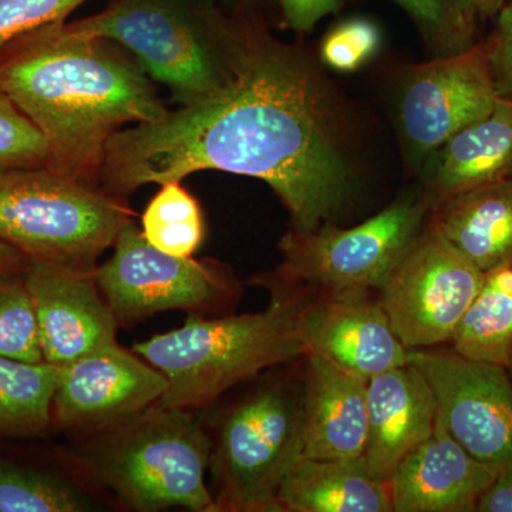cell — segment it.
Returning a JSON list of instances; mask_svg holds the SVG:
<instances>
[{
    "label": "cell",
    "mask_w": 512,
    "mask_h": 512,
    "mask_svg": "<svg viewBox=\"0 0 512 512\" xmlns=\"http://www.w3.org/2000/svg\"><path fill=\"white\" fill-rule=\"evenodd\" d=\"M318 63L259 22L241 20L227 82L207 99L117 131L99 187L124 198L148 184L224 171L268 184L293 231L330 222L356 183L345 114Z\"/></svg>",
    "instance_id": "obj_1"
},
{
    "label": "cell",
    "mask_w": 512,
    "mask_h": 512,
    "mask_svg": "<svg viewBox=\"0 0 512 512\" xmlns=\"http://www.w3.org/2000/svg\"><path fill=\"white\" fill-rule=\"evenodd\" d=\"M0 89L45 137L47 167L94 185L110 138L168 111L126 50L74 32L67 22L2 47Z\"/></svg>",
    "instance_id": "obj_2"
},
{
    "label": "cell",
    "mask_w": 512,
    "mask_h": 512,
    "mask_svg": "<svg viewBox=\"0 0 512 512\" xmlns=\"http://www.w3.org/2000/svg\"><path fill=\"white\" fill-rule=\"evenodd\" d=\"M306 302L275 289L264 311L220 319L191 315L181 328L134 345L167 379L158 406L197 409L261 370L305 356L299 316Z\"/></svg>",
    "instance_id": "obj_3"
},
{
    "label": "cell",
    "mask_w": 512,
    "mask_h": 512,
    "mask_svg": "<svg viewBox=\"0 0 512 512\" xmlns=\"http://www.w3.org/2000/svg\"><path fill=\"white\" fill-rule=\"evenodd\" d=\"M67 25L116 43L181 106H190L227 82L241 22L222 15L214 0H111Z\"/></svg>",
    "instance_id": "obj_4"
},
{
    "label": "cell",
    "mask_w": 512,
    "mask_h": 512,
    "mask_svg": "<svg viewBox=\"0 0 512 512\" xmlns=\"http://www.w3.org/2000/svg\"><path fill=\"white\" fill-rule=\"evenodd\" d=\"M212 441L188 410L158 404L97 431L82 464L128 508L218 511L205 483Z\"/></svg>",
    "instance_id": "obj_5"
},
{
    "label": "cell",
    "mask_w": 512,
    "mask_h": 512,
    "mask_svg": "<svg viewBox=\"0 0 512 512\" xmlns=\"http://www.w3.org/2000/svg\"><path fill=\"white\" fill-rule=\"evenodd\" d=\"M130 217L123 198L47 165L0 171V242L28 259L94 269Z\"/></svg>",
    "instance_id": "obj_6"
},
{
    "label": "cell",
    "mask_w": 512,
    "mask_h": 512,
    "mask_svg": "<svg viewBox=\"0 0 512 512\" xmlns=\"http://www.w3.org/2000/svg\"><path fill=\"white\" fill-rule=\"evenodd\" d=\"M303 454L302 386L259 387L232 407L212 450L218 511H278L279 490Z\"/></svg>",
    "instance_id": "obj_7"
},
{
    "label": "cell",
    "mask_w": 512,
    "mask_h": 512,
    "mask_svg": "<svg viewBox=\"0 0 512 512\" xmlns=\"http://www.w3.org/2000/svg\"><path fill=\"white\" fill-rule=\"evenodd\" d=\"M433 202L426 194L394 201L353 228L325 222L309 232H288L279 242L286 279L326 295L382 291L423 234Z\"/></svg>",
    "instance_id": "obj_8"
},
{
    "label": "cell",
    "mask_w": 512,
    "mask_h": 512,
    "mask_svg": "<svg viewBox=\"0 0 512 512\" xmlns=\"http://www.w3.org/2000/svg\"><path fill=\"white\" fill-rule=\"evenodd\" d=\"M485 275L437 229L423 232L380 291L384 312L404 348L451 342Z\"/></svg>",
    "instance_id": "obj_9"
},
{
    "label": "cell",
    "mask_w": 512,
    "mask_h": 512,
    "mask_svg": "<svg viewBox=\"0 0 512 512\" xmlns=\"http://www.w3.org/2000/svg\"><path fill=\"white\" fill-rule=\"evenodd\" d=\"M110 259L96 266L94 278L119 325L154 313H197L227 298V278L207 262L165 254L128 221L120 229Z\"/></svg>",
    "instance_id": "obj_10"
},
{
    "label": "cell",
    "mask_w": 512,
    "mask_h": 512,
    "mask_svg": "<svg viewBox=\"0 0 512 512\" xmlns=\"http://www.w3.org/2000/svg\"><path fill=\"white\" fill-rule=\"evenodd\" d=\"M407 362L426 379L437 416L468 453L498 470L512 464V379L507 367L454 349L409 350Z\"/></svg>",
    "instance_id": "obj_11"
},
{
    "label": "cell",
    "mask_w": 512,
    "mask_h": 512,
    "mask_svg": "<svg viewBox=\"0 0 512 512\" xmlns=\"http://www.w3.org/2000/svg\"><path fill=\"white\" fill-rule=\"evenodd\" d=\"M396 97L404 146L413 164H423L458 130L487 116L500 99L488 46L407 67Z\"/></svg>",
    "instance_id": "obj_12"
},
{
    "label": "cell",
    "mask_w": 512,
    "mask_h": 512,
    "mask_svg": "<svg viewBox=\"0 0 512 512\" xmlns=\"http://www.w3.org/2000/svg\"><path fill=\"white\" fill-rule=\"evenodd\" d=\"M60 369L52 421L67 430L107 429L160 402L168 387L163 373L117 342Z\"/></svg>",
    "instance_id": "obj_13"
},
{
    "label": "cell",
    "mask_w": 512,
    "mask_h": 512,
    "mask_svg": "<svg viewBox=\"0 0 512 512\" xmlns=\"http://www.w3.org/2000/svg\"><path fill=\"white\" fill-rule=\"evenodd\" d=\"M94 269L29 259L25 279L35 305L43 360L50 365H69L117 342L119 322L101 295Z\"/></svg>",
    "instance_id": "obj_14"
},
{
    "label": "cell",
    "mask_w": 512,
    "mask_h": 512,
    "mask_svg": "<svg viewBox=\"0 0 512 512\" xmlns=\"http://www.w3.org/2000/svg\"><path fill=\"white\" fill-rule=\"evenodd\" d=\"M305 355H318L370 380L407 363L409 350L397 338L382 302L369 292L326 295L306 302L299 316Z\"/></svg>",
    "instance_id": "obj_15"
},
{
    "label": "cell",
    "mask_w": 512,
    "mask_h": 512,
    "mask_svg": "<svg viewBox=\"0 0 512 512\" xmlns=\"http://www.w3.org/2000/svg\"><path fill=\"white\" fill-rule=\"evenodd\" d=\"M498 468L478 460L437 416L436 427L390 478L393 512H473Z\"/></svg>",
    "instance_id": "obj_16"
},
{
    "label": "cell",
    "mask_w": 512,
    "mask_h": 512,
    "mask_svg": "<svg viewBox=\"0 0 512 512\" xmlns=\"http://www.w3.org/2000/svg\"><path fill=\"white\" fill-rule=\"evenodd\" d=\"M437 404L423 375L410 365L394 367L367 382V441L363 463L370 476L390 481L403 458L429 439Z\"/></svg>",
    "instance_id": "obj_17"
},
{
    "label": "cell",
    "mask_w": 512,
    "mask_h": 512,
    "mask_svg": "<svg viewBox=\"0 0 512 512\" xmlns=\"http://www.w3.org/2000/svg\"><path fill=\"white\" fill-rule=\"evenodd\" d=\"M303 457L357 460L367 441V382L325 357L305 355Z\"/></svg>",
    "instance_id": "obj_18"
},
{
    "label": "cell",
    "mask_w": 512,
    "mask_h": 512,
    "mask_svg": "<svg viewBox=\"0 0 512 512\" xmlns=\"http://www.w3.org/2000/svg\"><path fill=\"white\" fill-rule=\"evenodd\" d=\"M424 194L433 205L512 175V99L453 134L423 163Z\"/></svg>",
    "instance_id": "obj_19"
},
{
    "label": "cell",
    "mask_w": 512,
    "mask_h": 512,
    "mask_svg": "<svg viewBox=\"0 0 512 512\" xmlns=\"http://www.w3.org/2000/svg\"><path fill=\"white\" fill-rule=\"evenodd\" d=\"M437 207L433 228L485 274L512 262V175Z\"/></svg>",
    "instance_id": "obj_20"
},
{
    "label": "cell",
    "mask_w": 512,
    "mask_h": 512,
    "mask_svg": "<svg viewBox=\"0 0 512 512\" xmlns=\"http://www.w3.org/2000/svg\"><path fill=\"white\" fill-rule=\"evenodd\" d=\"M278 511L393 512L389 481L370 476L362 458L303 457L278 494Z\"/></svg>",
    "instance_id": "obj_21"
},
{
    "label": "cell",
    "mask_w": 512,
    "mask_h": 512,
    "mask_svg": "<svg viewBox=\"0 0 512 512\" xmlns=\"http://www.w3.org/2000/svg\"><path fill=\"white\" fill-rule=\"evenodd\" d=\"M59 366L0 356V440H28L53 426Z\"/></svg>",
    "instance_id": "obj_22"
},
{
    "label": "cell",
    "mask_w": 512,
    "mask_h": 512,
    "mask_svg": "<svg viewBox=\"0 0 512 512\" xmlns=\"http://www.w3.org/2000/svg\"><path fill=\"white\" fill-rule=\"evenodd\" d=\"M454 350L504 367L512 362V262L487 272L454 333Z\"/></svg>",
    "instance_id": "obj_23"
},
{
    "label": "cell",
    "mask_w": 512,
    "mask_h": 512,
    "mask_svg": "<svg viewBox=\"0 0 512 512\" xmlns=\"http://www.w3.org/2000/svg\"><path fill=\"white\" fill-rule=\"evenodd\" d=\"M92 501L57 471L0 450V512H82Z\"/></svg>",
    "instance_id": "obj_24"
},
{
    "label": "cell",
    "mask_w": 512,
    "mask_h": 512,
    "mask_svg": "<svg viewBox=\"0 0 512 512\" xmlns=\"http://www.w3.org/2000/svg\"><path fill=\"white\" fill-rule=\"evenodd\" d=\"M141 231L153 247L165 254L191 258L204 241V215L181 181H168L148 202L141 217Z\"/></svg>",
    "instance_id": "obj_25"
},
{
    "label": "cell",
    "mask_w": 512,
    "mask_h": 512,
    "mask_svg": "<svg viewBox=\"0 0 512 512\" xmlns=\"http://www.w3.org/2000/svg\"><path fill=\"white\" fill-rule=\"evenodd\" d=\"M0 356L45 362L25 271L0 274Z\"/></svg>",
    "instance_id": "obj_26"
},
{
    "label": "cell",
    "mask_w": 512,
    "mask_h": 512,
    "mask_svg": "<svg viewBox=\"0 0 512 512\" xmlns=\"http://www.w3.org/2000/svg\"><path fill=\"white\" fill-rule=\"evenodd\" d=\"M419 29L436 57L466 52L474 46V18L461 0H392Z\"/></svg>",
    "instance_id": "obj_27"
},
{
    "label": "cell",
    "mask_w": 512,
    "mask_h": 512,
    "mask_svg": "<svg viewBox=\"0 0 512 512\" xmlns=\"http://www.w3.org/2000/svg\"><path fill=\"white\" fill-rule=\"evenodd\" d=\"M49 163L45 137L0 89V171L46 167Z\"/></svg>",
    "instance_id": "obj_28"
},
{
    "label": "cell",
    "mask_w": 512,
    "mask_h": 512,
    "mask_svg": "<svg viewBox=\"0 0 512 512\" xmlns=\"http://www.w3.org/2000/svg\"><path fill=\"white\" fill-rule=\"evenodd\" d=\"M382 33L372 20L350 18L326 33L320 45V60L339 73H352L375 57Z\"/></svg>",
    "instance_id": "obj_29"
},
{
    "label": "cell",
    "mask_w": 512,
    "mask_h": 512,
    "mask_svg": "<svg viewBox=\"0 0 512 512\" xmlns=\"http://www.w3.org/2000/svg\"><path fill=\"white\" fill-rule=\"evenodd\" d=\"M87 0H0V49L67 18Z\"/></svg>",
    "instance_id": "obj_30"
},
{
    "label": "cell",
    "mask_w": 512,
    "mask_h": 512,
    "mask_svg": "<svg viewBox=\"0 0 512 512\" xmlns=\"http://www.w3.org/2000/svg\"><path fill=\"white\" fill-rule=\"evenodd\" d=\"M497 16V32L488 46V60L498 94L512 99V0Z\"/></svg>",
    "instance_id": "obj_31"
},
{
    "label": "cell",
    "mask_w": 512,
    "mask_h": 512,
    "mask_svg": "<svg viewBox=\"0 0 512 512\" xmlns=\"http://www.w3.org/2000/svg\"><path fill=\"white\" fill-rule=\"evenodd\" d=\"M286 26L295 32H311L316 23L338 13L343 0H279Z\"/></svg>",
    "instance_id": "obj_32"
},
{
    "label": "cell",
    "mask_w": 512,
    "mask_h": 512,
    "mask_svg": "<svg viewBox=\"0 0 512 512\" xmlns=\"http://www.w3.org/2000/svg\"><path fill=\"white\" fill-rule=\"evenodd\" d=\"M477 511L512 512V464L498 471L494 483L478 500Z\"/></svg>",
    "instance_id": "obj_33"
},
{
    "label": "cell",
    "mask_w": 512,
    "mask_h": 512,
    "mask_svg": "<svg viewBox=\"0 0 512 512\" xmlns=\"http://www.w3.org/2000/svg\"><path fill=\"white\" fill-rule=\"evenodd\" d=\"M28 264L29 259L20 254L18 249L0 242V274L25 271Z\"/></svg>",
    "instance_id": "obj_34"
},
{
    "label": "cell",
    "mask_w": 512,
    "mask_h": 512,
    "mask_svg": "<svg viewBox=\"0 0 512 512\" xmlns=\"http://www.w3.org/2000/svg\"><path fill=\"white\" fill-rule=\"evenodd\" d=\"M474 18H493L510 0H461Z\"/></svg>",
    "instance_id": "obj_35"
},
{
    "label": "cell",
    "mask_w": 512,
    "mask_h": 512,
    "mask_svg": "<svg viewBox=\"0 0 512 512\" xmlns=\"http://www.w3.org/2000/svg\"><path fill=\"white\" fill-rule=\"evenodd\" d=\"M229 3L235 6H247L252 5V3L258 2V0H228Z\"/></svg>",
    "instance_id": "obj_36"
},
{
    "label": "cell",
    "mask_w": 512,
    "mask_h": 512,
    "mask_svg": "<svg viewBox=\"0 0 512 512\" xmlns=\"http://www.w3.org/2000/svg\"><path fill=\"white\" fill-rule=\"evenodd\" d=\"M507 369H508V372H510V376L512 379V362L510 363V366L507 367Z\"/></svg>",
    "instance_id": "obj_37"
}]
</instances>
